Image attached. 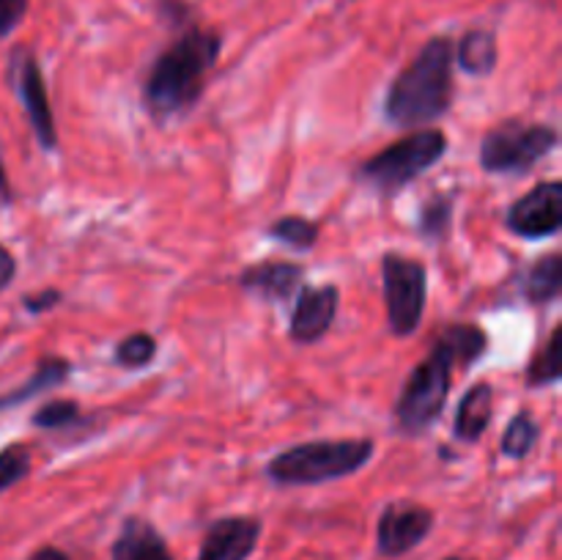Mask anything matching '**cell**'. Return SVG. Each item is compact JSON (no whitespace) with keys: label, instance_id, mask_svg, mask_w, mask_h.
I'll use <instances>...</instances> for the list:
<instances>
[{"label":"cell","instance_id":"obj_14","mask_svg":"<svg viewBox=\"0 0 562 560\" xmlns=\"http://www.w3.org/2000/svg\"><path fill=\"white\" fill-rule=\"evenodd\" d=\"M110 560H173L168 541L151 522L130 516L115 536Z\"/></svg>","mask_w":562,"mask_h":560},{"label":"cell","instance_id":"obj_12","mask_svg":"<svg viewBox=\"0 0 562 560\" xmlns=\"http://www.w3.org/2000/svg\"><path fill=\"white\" fill-rule=\"evenodd\" d=\"M261 538V522L252 516H225L206 530L198 560H247Z\"/></svg>","mask_w":562,"mask_h":560},{"label":"cell","instance_id":"obj_8","mask_svg":"<svg viewBox=\"0 0 562 560\" xmlns=\"http://www.w3.org/2000/svg\"><path fill=\"white\" fill-rule=\"evenodd\" d=\"M11 86H14L16 97H20L22 110H25L27 121H31V130L36 135L38 146L44 152H55L58 148V126H55L53 108H49L42 66H38L36 55L27 47H16L11 53Z\"/></svg>","mask_w":562,"mask_h":560},{"label":"cell","instance_id":"obj_6","mask_svg":"<svg viewBox=\"0 0 562 560\" xmlns=\"http://www.w3.org/2000/svg\"><path fill=\"white\" fill-rule=\"evenodd\" d=\"M560 132L549 124L505 121L481 141V168L497 176H525L558 148Z\"/></svg>","mask_w":562,"mask_h":560},{"label":"cell","instance_id":"obj_30","mask_svg":"<svg viewBox=\"0 0 562 560\" xmlns=\"http://www.w3.org/2000/svg\"><path fill=\"white\" fill-rule=\"evenodd\" d=\"M31 560H69V558H66V555L60 552V549L44 547V549H38V552H33Z\"/></svg>","mask_w":562,"mask_h":560},{"label":"cell","instance_id":"obj_11","mask_svg":"<svg viewBox=\"0 0 562 560\" xmlns=\"http://www.w3.org/2000/svg\"><path fill=\"white\" fill-rule=\"evenodd\" d=\"M294 311H291V327L289 335L294 344L311 346L322 340L333 327L335 316H338L340 291L338 285H302L296 291Z\"/></svg>","mask_w":562,"mask_h":560},{"label":"cell","instance_id":"obj_4","mask_svg":"<svg viewBox=\"0 0 562 560\" xmlns=\"http://www.w3.org/2000/svg\"><path fill=\"white\" fill-rule=\"evenodd\" d=\"M373 439H313L280 450L267 461V478L280 486H313L360 472L373 459Z\"/></svg>","mask_w":562,"mask_h":560},{"label":"cell","instance_id":"obj_28","mask_svg":"<svg viewBox=\"0 0 562 560\" xmlns=\"http://www.w3.org/2000/svg\"><path fill=\"white\" fill-rule=\"evenodd\" d=\"M157 11L170 25H187V20H190V5L184 0H159Z\"/></svg>","mask_w":562,"mask_h":560},{"label":"cell","instance_id":"obj_27","mask_svg":"<svg viewBox=\"0 0 562 560\" xmlns=\"http://www.w3.org/2000/svg\"><path fill=\"white\" fill-rule=\"evenodd\" d=\"M60 300H64V294H60L58 289H44L38 291V294H27L25 300H22V305H25L27 313H47L53 311Z\"/></svg>","mask_w":562,"mask_h":560},{"label":"cell","instance_id":"obj_18","mask_svg":"<svg viewBox=\"0 0 562 560\" xmlns=\"http://www.w3.org/2000/svg\"><path fill=\"white\" fill-rule=\"evenodd\" d=\"M562 291V256L549 253L538 258L521 278V296L530 305H549L560 296Z\"/></svg>","mask_w":562,"mask_h":560},{"label":"cell","instance_id":"obj_19","mask_svg":"<svg viewBox=\"0 0 562 560\" xmlns=\"http://www.w3.org/2000/svg\"><path fill=\"white\" fill-rule=\"evenodd\" d=\"M562 377V327H554L543 349L532 357L527 368V384L530 388H549L558 384Z\"/></svg>","mask_w":562,"mask_h":560},{"label":"cell","instance_id":"obj_9","mask_svg":"<svg viewBox=\"0 0 562 560\" xmlns=\"http://www.w3.org/2000/svg\"><path fill=\"white\" fill-rule=\"evenodd\" d=\"M505 225L510 234L525 239H547L562 228V184L541 181L525 198L514 201L505 212Z\"/></svg>","mask_w":562,"mask_h":560},{"label":"cell","instance_id":"obj_15","mask_svg":"<svg viewBox=\"0 0 562 560\" xmlns=\"http://www.w3.org/2000/svg\"><path fill=\"white\" fill-rule=\"evenodd\" d=\"M492 410H494V388L488 382H477L461 395L459 406H456V437L461 443H477L483 437V432L492 423Z\"/></svg>","mask_w":562,"mask_h":560},{"label":"cell","instance_id":"obj_16","mask_svg":"<svg viewBox=\"0 0 562 560\" xmlns=\"http://www.w3.org/2000/svg\"><path fill=\"white\" fill-rule=\"evenodd\" d=\"M69 373H71L69 360H64V357H58V355L42 357V360L36 362V368H33L31 377H27L20 388L11 390V393H5V395H0V412L11 410V406L25 404V401H31L33 395L44 393V390L58 388V384H64L66 379H69Z\"/></svg>","mask_w":562,"mask_h":560},{"label":"cell","instance_id":"obj_5","mask_svg":"<svg viewBox=\"0 0 562 560\" xmlns=\"http://www.w3.org/2000/svg\"><path fill=\"white\" fill-rule=\"evenodd\" d=\"M445 152H448V135L442 130L434 126L415 130L366 159L357 170V179L382 195H398L406 184L431 170L445 157Z\"/></svg>","mask_w":562,"mask_h":560},{"label":"cell","instance_id":"obj_29","mask_svg":"<svg viewBox=\"0 0 562 560\" xmlns=\"http://www.w3.org/2000/svg\"><path fill=\"white\" fill-rule=\"evenodd\" d=\"M14 275H16V258L11 256V250H5V247L0 245V291L9 289Z\"/></svg>","mask_w":562,"mask_h":560},{"label":"cell","instance_id":"obj_26","mask_svg":"<svg viewBox=\"0 0 562 560\" xmlns=\"http://www.w3.org/2000/svg\"><path fill=\"white\" fill-rule=\"evenodd\" d=\"M31 0H0V38L11 36L25 20Z\"/></svg>","mask_w":562,"mask_h":560},{"label":"cell","instance_id":"obj_25","mask_svg":"<svg viewBox=\"0 0 562 560\" xmlns=\"http://www.w3.org/2000/svg\"><path fill=\"white\" fill-rule=\"evenodd\" d=\"M31 467L33 459L25 445H9V448L0 450V492L25 481L31 475Z\"/></svg>","mask_w":562,"mask_h":560},{"label":"cell","instance_id":"obj_32","mask_svg":"<svg viewBox=\"0 0 562 560\" xmlns=\"http://www.w3.org/2000/svg\"><path fill=\"white\" fill-rule=\"evenodd\" d=\"M448 560H464V558H448Z\"/></svg>","mask_w":562,"mask_h":560},{"label":"cell","instance_id":"obj_24","mask_svg":"<svg viewBox=\"0 0 562 560\" xmlns=\"http://www.w3.org/2000/svg\"><path fill=\"white\" fill-rule=\"evenodd\" d=\"M80 404L71 399H55L49 404L38 406L36 415L31 417V423L36 428H44V432H58V428L71 426V423L80 421Z\"/></svg>","mask_w":562,"mask_h":560},{"label":"cell","instance_id":"obj_2","mask_svg":"<svg viewBox=\"0 0 562 560\" xmlns=\"http://www.w3.org/2000/svg\"><path fill=\"white\" fill-rule=\"evenodd\" d=\"M223 53V36L209 27L187 25L173 44L157 55L143 80V104L154 119L184 113L206 91L212 69Z\"/></svg>","mask_w":562,"mask_h":560},{"label":"cell","instance_id":"obj_23","mask_svg":"<svg viewBox=\"0 0 562 560\" xmlns=\"http://www.w3.org/2000/svg\"><path fill=\"white\" fill-rule=\"evenodd\" d=\"M154 357H157V340H154V335L151 333H132V335H126L124 340H119L113 360H115V366L135 371V368H146Z\"/></svg>","mask_w":562,"mask_h":560},{"label":"cell","instance_id":"obj_10","mask_svg":"<svg viewBox=\"0 0 562 560\" xmlns=\"http://www.w3.org/2000/svg\"><path fill=\"white\" fill-rule=\"evenodd\" d=\"M434 527V511L426 505L409 503V500H395L379 516L376 544L379 552L387 558H401L412 552L428 538Z\"/></svg>","mask_w":562,"mask_h":560},{"label":"cell","instance_id":"obj_21","mask_svg":"<svg viewBox=\"0 0 562 560\" xmlns=\"http://www.w3.org/2000/svg\"><path fill=\"white\" fill-rule=\"evenodd\" d=\"M450 225H453V195L442 192L423 203L420 214H417V231L428 242H442L450 234Z\"/></svg>","mask_w":562,"mask_h":560},{"label":"cell","instance_id":"obj_17","mask_svg":"<svg viewBox=\"0 0 562 560\" xmlns=\"http://www.w3.org/2000/svg\"><path fill=\"white\" fill-rule=\"evenodd\" d=\"M453 58L467 75L488 77L497 69L499 60L497 36H494L492 31H483V27L467 31L464 36H461V42L453 44Z\"/></svg>","mask_w":562,"mask_h":560},{"label":"cell","instance_id":"obj_31","mask_svg":"<svg viewBox=\"0 0 562 560\" xmlns=\"http://www.w3.org/2000/svg\"><path fill=\"white\" fill-rule=\"evenodd\" d=\"M11 195V187H9V176H5L3 163H0V201H9Z\"/></svg>","mask_w":562,"mask_h":560},{"label":"cell","instance_id":"obj_3","mask_svg":"<svg viewBox=\"0 0 562 560\" xmlns=\"http://www.w3.org/2000/svg\"><path fill=\"white\" fill-rule=\"evenodd\" d=\"M453 38L434 36L401 69L384 97V119L393 126H426L453 104Z\"/></svg>","mask_w":562,"mask_h":560},{"label":"cell","instance_id":"obj_1","mask_svg":"<svg viewBox=\"0 0 562 560\" xmlns=\"http://www.w3.org/2000/svg\"><path fill=\"white\" fill-rule=\"evenodd\" d=\"M483 335L475 324H450L434 340L426 360L406 377L395 401V423L409 437H420L437 426L448 406L453 368H470L481 357Z\"/></svg>","mask_w":562,"mask_h":560},{"label":"cell","instance_id":"obj_20","mask_svg":"<svg viewBox=\"0 0 562 560\" xmlns=\"http://www.w3.org/2000/svg\"><path fill=\"white\" fill-rule=\"evenodd\" d=\"M541 439V423L536 421L530 410H521L519 415H514V421L505 426L503 434V453L508 459H525L532 448Z\"/></svg>","mask_w":562,"mask_h":560},{"label":"cell","instance_id":"obj_13","mask_svg":"<svg viewBox=\"0 0 562 560\" xmlns=\"http://www.w3.org/2000/svg\"><path fill=\"white\" fill-rule=\"evenodd\" d=\"M305 269L294 261H261L241 269L239 285L267 302L291 300L302 289Z\"/></svg>","mask_w":562,"mask_h":560},{"label":"cell","instance_id":"obj_22","mask_svg":"<svg viewBox=\"0 0 562 560\" xmlns=\"http://www.w3.org/2000/svg\"><path fill=\"white\" fill-rule=\"evenodd\" d=\"M269 236L294 247V250H311L318 242V223L302 217V214H289V217H280L278 223L269 225Z\"/></svg>","mask_w":562,"mask_h":560},{"label":"cell","instance_id":"obj_7","mask_svg":"<svg viewBox=\"0 0 562 560\" xmlns=\"http://www.w3.org/2000/svg\"><path fill=\"white\" fill-rule=\"evenodd\" d=\"M382 289L387 307V327L395 338L417 333L426 313L428 300V269L417 258L401 253L382 256Z\"/></svg>","mask_w":562,"mask_h":560}]
</instances>
